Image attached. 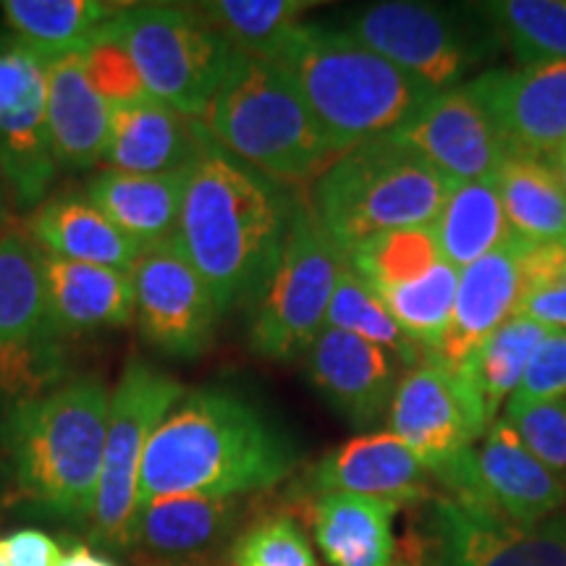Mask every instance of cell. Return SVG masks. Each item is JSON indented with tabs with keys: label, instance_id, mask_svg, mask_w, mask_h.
I'll use <instances>...</instances> for the list:
<instances>
[{
	"label": "cell",
	"instance_id": "cell-1",
	"mask_svg": "<svg viewBox=\"0 0 566 566\" xmlns=\"http://www.w3.org/2000/svg\"><path fill=\"white\" fill-rule=\"evenodd\" d=\"M300 195L254 171L212 134L187 168L176 239L218 313L258 302L279 263Z\"/></svg>",
	"mask_w": 566,
	"mask_h": 566
},
{
	"label": "cell",
	"instance_id": "cell-2",
	"mask_svg": "<svg viewBox=\"0 0 566 566\" xmlns=\"http://www.w3.org/2000/svg\"><path fill=\"white\" fill-rule=\"evenodd\" d=\"M296 467L294 441L231 388L187 391L163 417L139 467L137 506L168 495L271 491Z\"/></svg>",
	"mask_w": 566,
	"mask_h": 566
},
{
	"label": "cell",
	"instance_id": "cell-3",
	"mask_svg": "<svg viewBox=\"0 0 566 566\" xmlns=\"http://www.w3.org/2000/svg\"><path fill=\"white\" fill-rule=\"evenodd\" d=\"M111 394L80 375L11 407L0 428L11 491L21 504L61 522L87 525L95 509Z\"/></svg>",
	"mask_w": 566,
	"mask_h": 566
},
{
	"label": "cell",
	"instance_id": "cell-4",
	"mask_svg": "<svg viewBox=\"0 0 566 566\" xmlns=\"http://www.w3.org/2000/svg\"><path fill=\"white\" fill-rule=\"evenodd\" d=\"M273 63L286 71L338 153L399 132L433 97L384 55L325 24H300Z\"/></svg>",
	"mask_w": 566,
	"mask_h": 566
},
{
	"label": "cell",
	"instance_id": "cell-5",
	"mask_svg": "<svg viewBox=\"0 0 566 566\" xmlns=\"http://www.w3.org/2000/svg\"><path fill=\"white\" fill-rule=\"evenodd\" d=\"M451 189L438 168L388 134L338 155L313 181L310 208L346 258L378 233L433 226Z\"/></svg>",
	"mask_w": 566,
	"mask_h": 566
},
{
	"label": "cell",
	"instance_id": "cell-6",
	"mask_svg": "<svg viewBox=\"0 0 566 566\" xmlns=\"http://www.w3.org/2000/svg\"><path fill=\"white\" fill-rule=\"evenodd\" d=\"M202 124L223 150L279 184L315 181L342 155L286 71L252 55L239 53Z\"/></svg>",
	"mask_w": 566,
	"mask_h": 566
},
{
	"label": "cell",
	"instance_id": "cell-7",
	"mask_svg": "<svg viewBox=\"0 0 566 566\" xmlns=\"http://www.w3.org/2000/svg\"><path fill=\"white\" fill-rule=\"evenodd\" d=\"M344 32L384 55L433 95L462 87L472 69L504 48L478 6L386 0L352 9Z\"/></svg>",
	"mask_w": 566,
	"mask_h": 566
},
{
	"label": "cell",
	"instance_id": "cell-8",
	"mask_svg": "<svg viewBox=\"0 0 566 566\" xmlns=\"http://www.w3.org/2000/svg\"><path fill=\"white\" fill-rule=\"evenodd\" d=\"M103 34L132 55L150 97L200 122L239 59L195 6L129 3Z\"/></svg>",
	"mask_w": 566,
	"mask_h": 566
},
{
	"label": "cell",
	"instance_id": "cell-9",
	"mask_svg": "<svg viewBox=\"0 0 566 566\" xmlns=\"http://www.w3.org/2000/svg\"><path fill=\"white\" fill-rule=\"evenodd\" d=\"M342 265L344 254L300 197L279 263L252 304L250 349L273 363L304 357L323 334Z\"/></svg>",
	"mask_w": 566,
	"mask_h": 566
},
{
	"label": "cell",
	"instance_id": "cell-10",
	"mask_svg": "<svg viewBox=\"0 0 566 566\" xmlns=\"http://www.w3.org/2000/svg\"><path fill=\"white\" fill-rule=\"evenodd\" d=\"M187 394L174 375L145 359L124 367L116 391L111 394L108 438H105L95 509L90 516V537L97 546L132 551L137 516L139 467L155 428Z\"/></svg>",
	"mask_w": 566,
	"mask_h": 566
},
{
	"label": "cell",
	"instance_id": "cell-11",
	"mask_svg": "<svg viewBox=\"0 0 566 566\" xmlns=\"http://www.w3.org/2000/svg\"><path fill=\"white\" fill-rule=\"evenodd\" d=\"M433 478L449 488V499L516 525H537L566 506V480L548 470L506 420H495Z\"/></svg>",
	"mask_w": 566,
	"mask_h": 566
},
{
	"label": "cell",
	"instance_id": "cell-12",
	"mask_svg": "<svg viewBox=\"0 0 566 566\" xmlns=\"http://www.w3.org/2000/svg\"><path fill=\"white\" fill-rule=\"evenodd\" d=\"M42 258L27 231L0 237V405L45 394L63 373L59 338L45 323Z\"/></svg>",
	"mask_w": 566,
	"mask_h": 566
},
{
	"label": "cell",
	"instance_id": "cell-13",
	"mask_svg": "<svg viewBox=\"0 0 566 566\" xmlns=\"http://www.w3.org/2000/svg\"><path fill=\"white\" fill-rule=\"evenodd\" d=\"M139 334L168 357H200L216 342L218 313L208 283L189 263L179 239L142 247L132 268Z\"/></svg>",
	"mask_w": 566,
	"mask_h": 566
},
{
	"label": "cell",
	"instance_id": "cell-14",
	"mask_svg": "<svg viewBox=\"0 0 566 566\" xmlns=\"http://www.w3.org/2000/svg\"><path fill=\"white\" fill-rule=\"evenodd\" d=\"M391 433L436 475L488 433L491 420L462 375L424 359L399 378L388 405Z\"/></svg>",
	"mask_w": 566,
	"mask_h": 566
},
{
	"label": "cell",
	"instance_id": "cell-15",
	"mask_svg": "<svg viewBox=\"0 0 566 566\" xmlns=\"http://www.w3.org/2000/svg\"><path fill=\"white\" fill-rule=\"evenodd\" d=\"M464 87L491 116L509 158L546 163L566 147V61L483 71Z\"/></svg>",
	"mask_w": 566,
	"mask_h": 566
},
{
	"label": "cell",
	"instance_id": "cell-16",
	"mask_svg": "<svg viewBox=\"0 0 566 566\" xmlns=\"http://www.w3.org/2000/svg\"><path fill=\"white\" fill-rule=\"evenodd\" d=\"M430 527L438 566H566V514L516 525L438 495Z\"/></svg>",
	"mask_w": 566,
	"mask_h": 566
},
{
	"label": "cell",
	"instance_id": "cell-17",
	"mask_svg": "<svg viewBox=\"0 0 566 566\" xmlns=\"http://www.w3.org/2000/svg\"><path fill=\"white\" fill-rule=\"evenodd\" d=\"M394 137L420 153L451 184L493 179L509 158L491 116L464 84L428 97Z\"/></svg>",
	"mask_w": 566,
	"mask_h": 566
},
{
	"label": "cell",
	"instance_id": "cell-18",
	"mask_svg": "<svg viewBox=\"0 0 566 566\" xmlns=\"http://www.w3.org/2000/svg\"><path fill=\"white\" fill-rule=\"evenodd\" d=\"M244 520V499L168 495L137 506L132 551L147 566H187L231 551Z\"/></svg>",
	"mask_w": 566,
	"mask_h": 566
},
{
	"label": "cell",
	"instance_id": "cell-19",
	"mask_svg": "<svg viewBox=\"0 0 566 566\" xmlns=\"http://www.w3.org/2000/svg\"><path fill=\"white\" fill-rule=\"evenodd\" d=\"M525 247L527 239L512 233V239H506L499 250L459 271L454 310H451L441 342L428 359L459 373L470 363L472 354L509 317H514L522 292L520 265Z\"/></svg>",
	"mask_w": 566,
	"mask_h": 566
},
{
	"label": "cell",
	"instance_id": "cell-20",
	"mask_svg": "<svg viewBox=\"0 0 566 566\" xmlns=\"http://www.w3.org/2000/svg\"><path fill=\"white\" fill-rule=\"evenodd\" d=\"M304 365L325 401L359 428L386 412L399 386L401 363L391 352L336 328H323Z\"/></svg>",
	"mask_w": 566,
	"mask_h": 566
},
{
	"label": "cell",
	"instance_id": "cell-21",
	"mask_svg": "<svg viewBox=\"0 0 566 566\" xmlns=\"http://www.w3.org/2000/svg\"><path fill=\"white\" fill-rule=\"evenodd\" d=\"M430 483L433 475L391 430L354 436L310 470V495L346 493L396 506L430 499Z\"/></svg>",
	"mask_w": 566,
	"mask_h": 566
},
{
	"label": "cell",
	"instance_id": "cell-22",
	"mask_svg": "<svg viewBox=\"0 0 566 566\" xmlns=\"http://www.w3.org/2000/svg\"><path fill=\"white\" fill-rule=\"evenodd\" d=\"M208 137L200 118L184 116L155 97L111 103V137L103 160L124 174H174L192 166Z\"/></svg>",
	"mask_w": 566,
	"mask_h": 566
},
{
	"label": "cell",
	"instance_id": "cell-23",
	"mask_svg": "<svg viewBox=\"0 0 566 566\" xmlns=\"http://www.w3.org/2000/svg\"><path fill=\"white\" fill-rule=\"evenodd\" d=\"M45 323L53 338L126 328L137 317L132 271L42 258Z\"/></svg>",
	"mask_w": 566,
	"mask_h": 566
},
{
	"label": "cell",
	"instance_id": "cell-24",
	"mask_svg": "<svg viewBox=\"0 0 566 566\" xmlns=\"http://www.w3.org/2000/svg\"><path fill=\"white\" fill-rule=\"evenodd\" d=\"M401 506L346 493H315L310 527L328 566H422L401 556L394 520Z\"/></svg>",
	"mask_w": 566,
	"mask_h": 566
},
{
	"label": "cell",
	"instance_id": "cell-25",
	"mask_svg": "<svg viewBox=\"0 0 566 566\" xmlns=\"http://www.w3.org/2000/svg\"><path fill=\"white\" fill-rule=\"evenodd\" d=\"M27 233L42 254L69 263L132 271L142 252V247L113 226L80 189L48 197L40 208L32 210Z\"/></svg>",
	"mask_w": 566,
	"mask_h": 566
},
{
	"label": "cell",
	"instance_id": "cell-26",
	"mask_svg": "<svg viewBox=\"0 0 566 566\" xmlns=\"http://www.w3.org/2000/svg\"><path fill=\"white\" fill-rule=\"evenodd\" d=\"M48 129L59 166L87 171L105 158L111 137V103L92 87L80 55L45 63Z\"/></svg>",
	"mask_w": 566,
	"mask_h": 566
},
{
	"label": "cell",
	"instance_id": "cell-27",
	"mask_svg": "<svg viewBox=\"0 0 566 566\" xmlns=\"http://www.w3.org/2000/svg\"><path fill=\"white\" fill-rule=\"evenodd\" d=\"M184 189L187 168L174 174H124L103 168L84 184L87 200L139 247L174 237Z\"/></svg>",
	"mask_w": 566,
	"mask_h": 566
},
{
	"label": "cell",
	"instance_id": "cell-28",
	"mask_svg": "<svg viewBox=\"0 0 566 566\" xmlns=\"http://www.w3.org/2000/svg\"><path fill=\"white\" fill-rule=\"evenodd\" d=\"M45 97L48 82L42 71L27 101L0 116V184L19 210L40 208L61 168L48 129Z\"/></svg>",
	"mask_w": 566,
	"mask_h": 566
},
{
	"label": "cell",
	"instance_id": "cell-29",
	"mask_svg": "<svg viewBox=\"0 0 566 566\" xmlns=\"http://www.w3.org/2000/svg\"><path fill=\"white\" fill-rule=\"evenodd\" d=\"M129 3L108 0H6V27L19 51L42 63L80 55Z\"/></svg>",
	"mask_w": 566,
	"mask_h": 566
},
{
	"label": "cell",
	"instance_id": "cell-30",
	"mask_svg": "<svg viewBox=\"0 0 566 566\" xmlns=\"http://www.w3.org/2000/svg\"><path fill=\"white\" fill-rule=\"evenodd\" d=\"M433 229L443 258L459 271L499 250L514 233L493 179L454 184Z\"/></svg>",
	"mask_w": 566,
	"mask_h": 566
},
{
	"label": "cell",
	"instance_id": "cell-31",
	"mask_svg": "<svg viewBox=\"0 0 566 566\" xmlns=\"http://www.w3.org/2000/svg\"><path fill=\"white\" fill-rule=\"evenodd\" d=\"M493 181L516 237L527 242L566 239V192L546 163L506 158Z\"/></svg>",
	"mask_w": 566,
	"mask_h": 566
},
{
	"label": "cell",
	"instance_id": "cell-32",
	"mask_svg": "<svg viewBox=\"0 0 566 566\" xmlns=\"http://www.w3.org/2000/svg\"><path fill=\"white\" fill-rule=\"evenodd\" d=\"M546 336L548 328L530 321V317L514 315L459 370L483 407L488 420L495 422L501 405L520 388L537 344Z\"/></svg>",
	"mask_w": 566,
	"mask_h": 566
},
{
	"label": "cell",
	"instance_id": "cell-33",
	"mask_svg": "<svg viewBox=\"0 0 566 566\" xmlns=\"http://www.w3.org/2000/svg\"><path fill=\"white\" fill-rule=\"evenodd\" d=\"M195 9L231 42L233 51L252 59L273 61L292 38L310 0H210Z\"/></svg>",
	"mask_w": 566,
	"mask_h": 566
},
{
	"label": "cell",
	"instance_id": "cell-34",
	"mask_svg": "<svg viewBox=\"0 0 566 566\" xmlns=\"http://www.w3.org/2000/svg\"><path fill=\"white\" fill-rule=\"evenodd\" d=\"M520 66L566 61V0L475 3Z\"/></svg>",
	"mask_w": 566,
	"mask_h": 566
},
{
	"label": "cell",
	"instance_id": "cell-35",
	"mask_svg": "<svg viewBox=\"0 0 566 566\" xmlns=\"http://www.w3.org/2000/svg\"><path fill=\"white\" fill-rule=\"evenodd\" d=\"M344 260L375 294H380L420 281L446 258L433 226H422V229L378 233L354 247Z\"/></svg>",
	"mask_w": 566,
	"mask_h": 566
},
{
	"label": "cell",
	"instance_id": "cell-36",
	"mask_svg": "<svg viewBox=\"0 0 566 566\" xmlns=\"http://www.w3.org/2000/svg\"><path fill=\"white\" fill-rule=\"evenodd\" d=\"M325 328L346 331L365 342H370L380 349L391 352L401 365L417 367L428 359L422 346H417L405 331L399 328V323L394 321L391 313L386 310V304L378 300V294L367 286L365 279H359L349 265H342L338 273L334 296H331L328 313H325Z\"/></svg>",
	"mask_w": 566,
	"mask_h": 566
},
{
	"label": "cell",
	"instance_id": "cell-37",
	"mask_svg": "<svg viewBox=\"0 0 566 566\" xmlns=\"http://www.w3.org/2000/svg\"><path fill=\"white\" fill-rule=\"evenodd\" d=\"M457 283L459 268L443 260L420 281L380 292L378 300L386 304V310L399 323V328L417 346H422L424 354L430 357V352L441 342L446 325H449L451 310H454Z\"/></svg>",
	"mask_w": 566,
	"mask_h": 566
},
{
	"label": "cell",
	"instance_id": "cell-38",
	"mask_svg": "<svg viewBox=\"0 0 566 566\" xmlns=\"http://www.w3.org/2000/svg\"><path fill=\"white\" fill-rule=\"evenodd\" d=\"M516 313L548 331H566V239L527 242Z\"/></svg>",
	"mask_w": 566,
	"mask_h": 566
},
{
	"label": "cell",
	"instance_id": "cell-39",
	"mask_svg": "<svg viewBox=\"0 0 566 566\" xmlns=\"http://www.w3.org/2000/svg\"><path fill=\"white\" fill-rule=\"evenodd\" d=\"M239 566H321L300 522L286 514H271L252 522L231 546Z\"/></svg>",
	"mask_w": 566,
	"mask_h": 566
},
{
	"label": "cell",
	"instance_id": "cell-40",
	"mask_svg": "<svg viewBox=\"0 0 566 566\" xmlns=\"http://www.w3.org/2000/svg\"><path fill=\"white\" fill-rule=\"evenodd\" d=\"M504 420L548 470L566 480V399L509 407Z\"/></svg>",
	"mask_w": 566,
	"mask_h": 566
},
{
	"label": "cell",
	"instance_id": "cell-41",
	"mask_svg": "<svg viewBox=\"0 0 566 566\" xmlns=\"http://www.w3.org/2000/svg\"><path fill=\"white\" fill-rule=\"evenodd\" d=\"M80 59L90 84L108 103H132L142 101V97H150L137 66H134L132 55L116 40H111L108 34H101L87 51L80 53Z\"/></svg>",
	"mask_w": 566,
	"mask_h": 566
},
{
	"label": "cell",
	"instance_id": "cell-42",
	"mask_svg": "<svg viewBox=\"0 0 566 566\" xmlns=\"http://www.w3.org/2000/svg\"><path fill=\"white\" fill-rule=\"evenodd\" d=\"M556 399H566V331H548V336L537 344L509 407Z\"/></svg>",
	"mask_w": 566,
	"mask_h": 566
},
{
	"label": "cell",
	"instance_id": "cell-43",
	"mask_svg": "<svg viewBox=\"0 0 566 566\" xmlns=\"http://www.w3.org/2000/svg\"><path fill=\"white\" fill-rule=\"evenodd\" d=\"M42 71H45V63L19 48L0 55V116L27 101Z\"/></svg>",
	"mask_w": 566,
	"mask_h": 566
},
{
	"label": "cell",
	"instance_id": "cell-44",
	"mask_svg": "<svg viewBox=\"0 0 566 566\" xmlns=\"http://www.w3.org/2000/svg\"><path fill=\"white\" fill-rule=\"evenodd\" d=\"M0 556L6 566H59L63 548L42 530L24 527L0 537Z\"/></svg>",
	"mask_w": 566,
	"mask_h": 566
},
{
	"label": "cell",
	"instance_id": "cell-45",
	"mask_svg": "<svg viewBox=\"0 0 566 566\" xmlns=\"http://www.w3.org/2000/svg\"><path fill=\"white\" fill-rule=\"evenodd\" d=\"M59 566H124L105 556L103 551H95L87 543H74L69 551H63V558Z\"/></svg>",
	"mask_w": 566,
	"mask_h": 566
},
{
	"label": "cell",
	"instance_id": "cell-46",
	"mask_svg": "<svg viewBox=\"0 0 566 566\" xmlns=\"http://www.w3.org/2000/svg\"><path fill=\"white\" fill-rule=\"evenodd\" d=\"M546 166L554 171L558 184H562V189L566 192V147H562L556 155H551V158L546 160Z\"/></svg>",
	"mask_w": 566,
	"mask_h": 566
},
{
	"label": "cell",
	"instance_id": "cell-47",
	"mask_svg": "<svg viewBox=\"0 0 566 566\" xmlns=\"http://www.w3.org/2000/svg\"><path fill=\"white\" fill-rule=\"evenodd\" d=\"M187 566H239V564L233 562L231 551H226V554H218V556H212V558H205V562L187 564Z\"/></svg>",
	"mask_w": 566,
	"mask_h": 566
},
{
	"label": "cell",
	"instance_id": "cell-48",
	"mask_svg": "<svg viewBox=\"0 0 566 566\" xmlns=\"http://www.w3.org/2000/svg\"><path fill=\"white\" fill-rule=\"evenodd\" d=\"M9 231H11V212H9V205H6L3 187H0V237Z\"/></svg>",
	"mask_w": 566,
	"mask_h": 566
},
{
	"label": "cell",
	"instance_id": "cell-49",
	"mask_svg": "<svg viewBox=\"0 0 566 566\" xmlns=\"http://www.w3.org/2000/svg\"><path fill=\"white\" fill-rule=\"evenodd\" d=\"M0 566H6V562H3V556H0Z\"/></svg>",
	"mask_w": 566,
	"mask_h": 566
}]
</instances>
